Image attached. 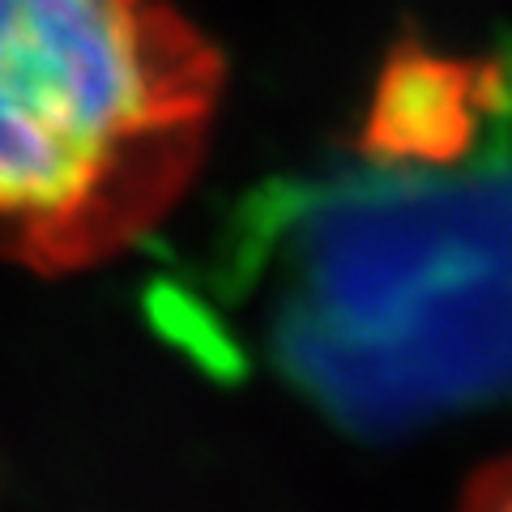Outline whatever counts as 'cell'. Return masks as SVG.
Listing matches in <instances>:
<instances>
[{
	"instance_id": "277c9868",
	"label": "cell",
	"mask_w": 512,
	"mask_h": 512,
	"mask_svg": "<svg viewBox=\"0 0 512 512\" xmlns=\"http://www.w3.org/2000/svg\"><path fill=\"white\" fill-rule=\"evenodd\" d=\"M461 512H512V457L495 461L474 478Z\"/></svg>"
},
{
	"instance_id": "6da1fadb",
	"label": "cell",
	"mask_w": 512,
	"mask_h": 512,
	"mask_svg": "<svg viewBox=\"0 0 512 512\" xmlns=\"http://www.w3.org/2000/svg\"><path fill=\"white\" fill-rule=\"evenodd\" d=\"M218 291L355 436H402L512 393V146L457 167L367 158L265 180L218 235Z\"/></svg>"
},
{
	"instance_id": "3957f363",
	"label": "cell",
	"mask_w": 512,
	"mask_h": 512,
	"mask_svg": "<svg viewBox=\"0 0 512 512\" xmlns=\"http://www.w3.org/2000/svg\"><path fill=\"white\" fill-rule=\"evenodd\" d=\"M512 146V47L440 56L406 39L384 60L359 150L380 163L457 167Z\"/></svg>"
},
{
	"instance_id": "7a4b0ae2",
	"label": "cell",
	"mask_w": 512,
	"mask_h": 512,
	"mask_svg": "<svg viewBox=\"0 0 512 512\" xmlns=\"http://www.w3.org/2000/svg\"><path fill=\"white\" fill-rule=\"evenodd\" d=\"M222 56L167 0H0V256L77 274L201 167Z\"/></svg>"
}]
</instances>
